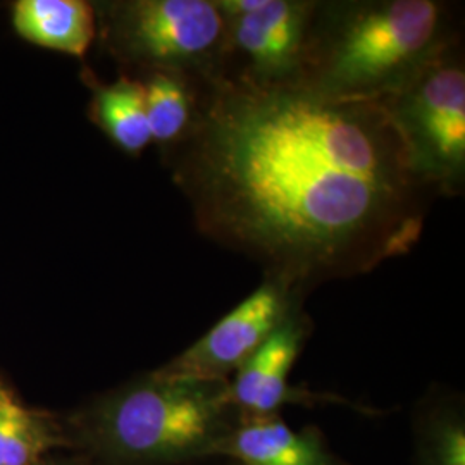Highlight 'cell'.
<instances>
[{
  "instance_id": "6da1fadb",
  "label": "cell",
  "mask_w": 465,
  "mask_h": 465,
  "mask_svg": "<svg viewBox=\"0 0 465 465\" xmlns=\"http://www.w3.org/2000/svg\"><path fill=\"white\" fill-rule=\"evenodd\" d=\"M164 155L202 236L305 293L411 253L441 199L381 100L297 84L205 80Z\"/></svg>"
},
{
  "instance_id": "7a4b0ae2",
  "label": "cell",
  "mask_w": 465,
  "mask_h": 465,
  "mask_svg": "<svg viewBox=\"0 0 465 465\" xmlns=\"http://www.w3.org/2000/svg\"><path fill=\"white\" fill-rule=\"evenodd\" d=\"M460 42L441 0H317L300 86L336 100H381Z\"/></svg>"
},
{
  "instance_id": "3957f363",
  "label": "cell",
  "mask_w": 465,
  "mask_h": 465,
  "mask_svg": "<svg viewBox=\"0 0 465 465\" xmlns=\"http://www.w3.org/2000/svg\"><path fill=\"white\" fill-rule=\"evenodd\" d=\"M228 393L230 381L155 369L63 416L71 451L92 465H180L214 457L236 426Z\"/></svg>"
},
{
  "instance_id": "277c9868",
  "label": "cell",
  "mask_w": 465,
  "mask_h": 465,
  "mask_svg": "<svg viewBox=\"0 0 465 465\" xmlns=\"http://www.w3.org/2000/svg\"><path fill=\"white\" fill-rule=\"evenodd\" d=\"M95 11L107 49L140 74L219 76L226 21L214 0H124L100 4Z\"/></svg>"
},
{
  "instance_id": "5b68a950",
  "label": "cell",
  "mask_w": 465,
  "mask_h": 465,
  "mask_svg": "<svg viewBox=\"0 0 465 465\" xmlns=\"http://www.w3.org/2000/svg\"><path fill=\"white\" fill-rule=\"evenodd\" d=\"M397 119L417 164L440 197H459L465 186V64L462 42L381 99Z\"/></svg>"
},
{
  "instance_id": "8992f818",
  "label": "cell",
  "mask_w": 465,
  "mask_h": 465,
  "mask_svg": "<svg viewBox=\"0 0 465 465\" xmlns=\"http://www.w3.org/2000/svg\"><path fill=\"white\" fill-rule=\"evenodd\" d=\"M214 4L226 21L217 78L255 86L299 84L317 0H214Z\"/></svg>"
},
{
  "instance_id": "52a82bcc",
  "label": "cell",
  "mask_w": 465,
  "mask_h": 465,
  "mask_svg": "<svg viewBox=\"0 0 465 465\" xmlns=\"http://www.w3.org/2000/svg\"><path fill=\"white\" fill-rule=\"evenodd\" d=\"M305 292L278 278L264 282L192 347L157 371L166 376L230 381L282 322L302 309Z\"/></svg>"
},
{
  "instance_id": "ba28073f",
  "label": "cell",
  "mask_w": 465,
  "mask_h": 465,
  "mask_svg": "<svg viewBox=\"0 0 465 465\" xmlns=\"http://www.w3.org/2000/svg\"><path fill=\"white\" fill-rule=\"evenodd\" d=\"M311 330V321L300 309L272 332L264 345L236 371L230 381V401L243 419L271 417L284 403L307 399L288 384L290 371Z\"/></svg>"
},
{
  "instance_id": "9c48e42d",
  "label": "cell",
  "mask_w": 465,
  "mask_h": 465,
  "mask_svg": "<svg viewBox=\"0 0 465 465\" xmlns=\"http://www.w3.org/2000/svg\"><path fill=\"white\" fill-rule=\"evenodd\" d=\"M216 447L214 455L242 465H341L317 434L293 431L282 419H243Z\"/></svg>"
},
{
  "instance_id": "30bf717a",
  "label": "cell",
  "mask_w": 465,
  "mask_h": 465,
  "mask_svg": "<svg viewBox=\"0 0 465 465\" xmlns=\"http://www.w3.org/2000/svg\"><path fill=\"white\" fill-rule=\"evenodd\" d=\"M71 451L63 416L28 405L0 376V465H38Z\"/></svg>"
},
{
  "instance_id": "8fae6325",
  "label": "cell",
  "mask_w": 465,
  "mask_h": 465,
  "mask_svg": "<svg viewBox=\"0 0 465 465\" xmlns=\"http://www.w3.org/2000/svg\"><path fill=\"white\" fill-rule=\"evenodd\" d=\"M13 28L38 47L84 57L97 36V11L84 0H17Z\"/></svg>"
},
{
  "instance_id": "7c38bea8",
  "label": "cell",
  "mask_w": 465,
  "mask_h": 465,
  "mask_svg": "<svg viewBox=\"0 0 465 465\" xmlns=\"http://www.w3.org/2000/svg\"><path fill=\"white\" fill-rule=\"evenodd\" d=\"M84 76L92 88L90 119L117 149L140 155L152 143L142 82L130 74L114 84H100L90 71Z\"/></svg>"
},
{
  "instance_id": "4fadbf2b",
  "label": "cell",
  "mask_w": 465,
  "mask_h": 465,
  "mask_svg": "<svg viewBox=\"0 0 465 465\" xmlns=\"http://www.w3.org/2000/svg\"><path fill=\"white\" fill-rule=\"evenodd\" d=\"M136 78L143 86L152 142L164 150L176 145L197 121L205 80L164 71H152Z\"/></svg>"
},
{
  "instance_id": "5bb4252c",
  "label": "cell",
  "mask_w": 465,
  "mask_h": 465,
  "mask_svg": "<svg viewBox=\"0 0 465 465\" xmlns=\"http://www.w3.org/2000/svg\"><path fill=\"white\" fill-rule=\"evenodd\" d=\"M420 465H465L464 419L457 412L430 419L420 441Z\"/></svg>"
},
{
  "instance_id": "9a60e30c",
  "label": "cell",
  "mask_w": 465,
  "mask_h": 465,
  "mask_svg": "<svg viewBox=\"0 0 465 465\" xmlns=\"http://www.w3.org/2000/svg\"><path fill=\"white\" fill-rule=\"evenodd\" d=\"M38 465H92V462L78 451H61L50 455Z\"/></svg>"
}]
</instances>
